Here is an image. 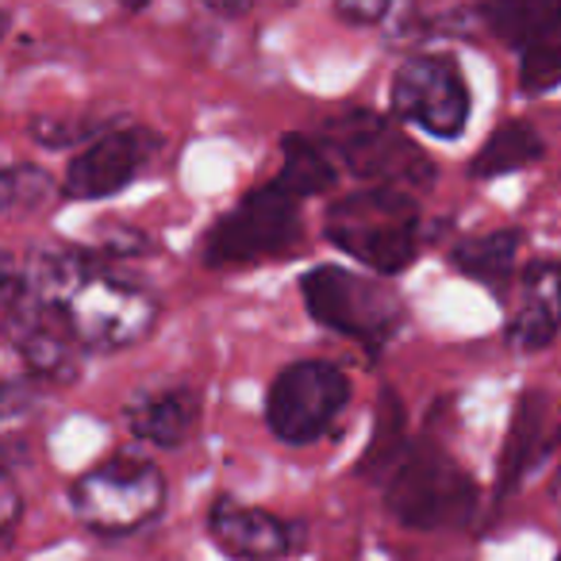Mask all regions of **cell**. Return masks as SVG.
<instances>
[{
  "label": "cell",
  "mask_w": 561,
  "mask_h": 561,
  "mask_svg": "<svg viewBox=\"0 0 561 561\" xmlns=\"http://www.w3.org/2000/svg\"><path fill=\"white\" fill-rule=\"evenodd\" d=\"M119 4H124V9H142L147 0H119Z\"/></svg>",
  "instance_id": "obj_29"
},
{
  "label": "cell",
  "mask_w": 561,
  "mask_h": 561,
  "mask_svg": "<svg viewBox=\"0 0 561 561\" xmlns=\"http://www.w3.org/2000/svg\"><path fill=\"white\" fill-rule=\"evenodd\" d=\"M546 454H550V400L546 392L530 389L523 392L512 412V427H507V443L496 469V504L523 489V481L542 466Z\"/></svg>",
  "instance_id": "obj_14"
},
{
  "label": "cell",
  "mask_w": 561,
  "mask_h": 561,
  "mask_svg": "<svg viewBox=\"0 0 561 561\" xmlns=\"http://www.w3.org/2000/svg\"><path fill=\"white\" fill-rule=\"evenodd\" d=\"M558 66H561V47H538L523 55L519 66V85L527 96L550 93L558 85Z\"/></svg>",
  "instance_id": "obj_23"
},
{
  "label": "cell",
  "mask_w": 561,
  "mask_h": 561,
  "mask_svg": "<svg viewBox=\"0 0 561 561\" xmlns=\"http://www.w3.org/2000/svg\"><path fill=\"white\" fill-rule=\"evenodd\" d=\"M20 519V489L12 484L9 469H0V538L9 535Z\"/></svg>",
  "instance_id": "obj_26"
},
{
  "label": "cell",
  "mask_w": 561,
  "mask_h": 561,
  "mask_svg": "<svg viewBox=\"0 0 561 561\" xmlns=\"http://www.w3.org/2000/svg\"><path fill=\"white\" fill-rule=\"evenodd\" d=\"M489 27L519 55L538 47H558V0H489Z\"/></svg>",
  "instance_id": "obj_16"
},
{
  "label": "cell",
  "mask_w": 561,
  "mask_h": 561,
  "mask_svg": "<svg viewBox=\"0 0 561 561\" xmlns=\"http://www.w3.org/2000/svg\"><path fill=\"white\" fill-rule=\"evenodd\" d=\"M546 154V142L527 119H512V124H500L496 131L484 139V147L477 150V158L469 162V178L489 181V178H504L515 173L523 165L538 162Z\"/></svg>",
  "instance_id": "obj_19"
},
{
  "label": "cell",
  "mask_w": 561,
  "mask_h": 561,
  "mask_svg": "<svg viewBox=\"0 0 561 561\" xmlns=\"http://www.w3.org/2000/svg\"><path fill=\"white\" fill-rule=\"evenodd\" d=\"M412 443L408 438V420L404 408H400L397 392L385 389L381 400H377V415H374V435H369V446L358 461V473L369 477V481H381L392 469V461L404 454V446Z\"/></svg>",
  "instance_id": "obj_21"
},
{
  "label": "cell",
  "mask_w": 561,
  "mask_h": 561,
  "mask_svg": "<svg viewBox=\"0 0 561 561\" xmlns=\"http://www.w3.org/2000/svg\"><path fill=\"white\" fill-rule=\"evenodd\" d=\"M24 285L55 308L81 354L124 351L147 339L158 320V300L147 285L85 250L39 254L24 270Z\"/></svg>",
  "instance_id": "obj_1"
},
{
  "label": "cell",
  "mask_w": 561,
  "mask_h": 561,
  "mask_svg": "<svg viewBox=\"0 0 561 561\" xmlns=\"http://www.w3.org/2000/svg\"><path fill=\"white\" fill-rule=\"evenodd\" d=\"M392 0H335V9L351 24H377V20L389 12Z\"/></svg>",
  "instance_id": "obj_25"
},
{
  "label": "cell",
  "mask_w": 561,
  "mask_h": 561,
  "mask_svg": "<svg viewBox=\"0 0 561 561\" xmlns=\"http://www.w3.org/2000/svg\"><path fill=\"white\" fill-rule=\"evenodd\" d=\"M93 135H96L93 119H35L32 124V139H39L50 150L78 147V142L93 139Z\"/></svg>",
  "instance_id": "obj_24"
},
{
  "label": "cell",
  "mask_w": 561,
  "mask_h": 561,
  "mask_svg": "<svg viewBox=\"0 0 561 561\" xmlns=\"http://www.w3.org/2000/svg\"><path fill=\"white\" fill-rule=\"evenodd\" d=\"M392 108L400 119L423 127L435 139H458L466 131L473 96L454 58L420 55L408 58L392 78Z\"/></svg>",
  "instance_id": "obj_9"
},
{
  "label": "cell",
  "mask_w": 561,
  "mask_h": 561,
  "mask_svg": "<svg viewBox=\"0 0 561 561\" xmlns=\"http://www.w3.org/2000/svg\"><path fill=\"white\" fill-rule=\"evenodd\" d=\"M208 535L231 561H280L297 546V527L265 507L219 496L208 512Z\"/></svg>",
  "instance_id": "obj_12"
},
{
  "label": "cell",
  "mask_w": 561,
  "mask_h": 561,
  "mask_svg": "<svg viewBox=\"0 0 561 561\" xmlns=\"http://www.w3.org/2000/svg\"><path fill=\"white\" fill-rule=\"evenodd\" d=\"M519 351H546L558 335V265L538 262L527 270V300L507 328Z\"/></svg>",
  "instance_id": "obj_17"
},
{
  "label": "cell",
  "mask_w": 561,
  "mask_h": 561,
  "mask_svg": "<svg viewBox=\"0 0 561 561\" xmlns=\"http://www.w3.org/2000/svg\"><path fill=\"white\" fill-rule=\"evenodd\" d=\"M43 427V400L32 381H0V469L24 466Z\"/></svg>",
  "instance_id": "obj_15"
},
{
  "label": "cell",
  "mask_w": 561,
  "mask_h": 561,
  "mask_svg": "<svg viewBox=\"0 0 561 561\" xmlns=\"http://www.w3.org/2000/svg\"><path fill=\"white\" fill-rule=\"evenodd\" d=\"M323 234L369 273H404L420 257V208L404 188L369 185L335 201Z\"/></svg>",
  "instance_id": "obj_2"
},
{
  "label": "cell",
  "mask_w": 561,
  "mask_h": 561,
  "mask_svg": "<svg viewBox=\"0 0 561 561\" xmlns=\"http://www.w3.org/2000/svg\"><path fill=\"white\" fill-rule=\"evenodd\" d=\"M273 181L297 201H308V196L328 193L335 185V162L323 154V147L312 135H285L280 139V173Z\"/></svg>",
  "instance_id": "obj_20"
},
{
  "label": "cell",
  "mask_w": 561,
  "mask_h": 561,
  "mask_svg": "<svg viewBox=\"0 0 561 561\" xmlns=\"http://www.w3.org/2000/svg\"><path fill=\"white\" fill-rule=\"evenodd\" d=\"M351 404V377L331 362H293L265 397V423L285 446H312Z\"/></svg>",
  "instance_id": "obj_8"
},
{
  "label": "cell",
  "mask_w": 561,
  "mask_h": 561,
  "mask_svg": "<svg viewBox=\"0 0 561 561\" xmlns=\"http://www.w3.org/2000/svg\"><path fill=\"white\" fill-rule=\"evenodd\" d=\"M300 242V201L270 181L247 193L204 239V262L216 270L262 265L293 254Z\"/></svg>",
  "instance_id": "obj_7"
},
{
  "label": "cell",
  "mask_w": 561,
  "mask_h": 561,
  "mask_svg": "<svg viewBox=\"0 0 561 561\" xmlns=\"http://www.w3.org/2000/svg\"><path fill=\"white\" fill-rule=\"evenodd\" d=\"M70 507L93 535H131L165 512V477L154 461L116 454L70 484Z\"/></svg>",
  "instance_id": "obj_5"
},
{
  "label": "cell",
  "mask_w": 561,
  "mask_h": 561,
  "mask_svg": "<svg viewBox=\"0 0 561 561\" xmlns=\"http://www.w3.org/2000/svg\"><path fill=\"white\" fill-rule=\"evenodd\" d=\"M154 150L158 139L150 131H142V127H116V131L96 135L66 165L62 196L66 201H104V196L124 193L142 173V165L150 162Z\"/></svg>",
  "instance_id": "obj_10"
},
{
  "label": "cell",
  "mask_w": 561,
  "mask_h": 561,
  "mask_svg": "<svg viewBox=\"0 0 561 561\" xmlns=\"http://www.w3.org/2000/svg\"><path fill=\"white\" fill-rule=\"evenodd\" d=\"M124 423L135 438L162 450H178L201 427V397L188 385H162L127 400Z\"/></svg>",
  "instance_id": "obj_13"
},
{
  "label": "cell",
  "mask_w": 561,
  "mask_h": 561,
  "mask_svg": "<svg viewBox=\"0 0 561 561\" xmlns=\"http://www.w3.org/2000/svg\"><path fill=\"white\" fill-rule=\"evenodd\" d=\"M9 335L32 374L47 377V381H73L81 369V346L66 331V323L55 316V308L24 285L20 273L16 293L9 297Z\"/></svg>",
  "instance_id": "obj_11"
},
{
  "label": "cell",
  "mask_w": 561,
  "mask_h": 561,
  "mask_svg": "<svg viewBox=\"0 0 561 561\" xmlns=\"http://www.w3.org/2000/svg\"><path fill=\"white\" fill-rule=\"evenodd\" d=\"M204 4L219 16H242V12L254 9V0H204Z\"/></svg>",
  "instance_id": "obj_28"
},
{
  "label": "cell",
  "mask_w": 561,
  "mask_h": 561,
  "mask_svg": "<svg viewBox=\"0 0 561 561\" xmlns=\"http://www.w3.org/2000/svg\"><path fill=\"white\" fill-rule=\"evenodd\" d=\"M381 484L389 512L415 530L466 527L477 512V481L435 438L408 443Z\"/></svg>",
  "instance_id": "obj_3"
},
{
  "label": "cell",
  "mask_w": 561,
  "mask_h": 561,
  "mask_svg": "<svg viewBox=\"0 0 561 561\" xmlns=\"http://www.w3.org/2000/svg\"><path fill=\"white\" fill-rule=\"evenodd\" d=\"M50 201V178L39 165H0V216L39 211Z\"/></svg>",
  "instance_id": "obj_22"
},
{
  "label": "cell",
  "mask_w": 561,
  "mask_h": 561,
  "mask_svg": "<svg viewBox=\"0 0 561 561\" xmlns=\"http://www.w3.org/2000/svg\"><path fill=\"white\" fill-rule=\"evenodd\" d=\"M316 142L323 154L362 181H374L385 188H427L435 181V162L400 131L392 119L377 112H343L320 127Z\"/></svg>",
  "instance_id": "obj_4"
},
{
  "label": "cell",
  "mask_w": 561,
  "mask_h": 561,
  "mask_svg": "<svg viewBox=\"0 0 561 561\" xmlns=\"http://www.w3.org/2000/svg\"><path fill=\"white\" fill-rule=\"evenodd\" d=\"M300 293H305L308 316L316 323L369 346V351H381L404 323L400 297L369 273H354L343 265H316L300 277Z\"/></svg>",
  "instance_id": "obj_6"
},
{
  "label": "cell",
  "mask_w": 561,
  "mask_h": 561,
  "mask_svg": "<svg viewBox=\"0 0 561 561\" xmlns=\"http://www.w3.org/2000/svg\"><path fill=\"white\" fill-rule=\"evenodd\" d=\"M519 231H492L481 239H466L454 247V265H458L461 277L477 280L484 289L504 293L515 277V257H519Z\"/></svg>",
  "instance_id": "obj_18"
},
{
  "label": "cell",
  "mask_w": 561,
  "mask_h": 561,
  "mask_svg": "<svg viewBox=\"0 0 561 561\" xmlns=\"http://www.w3.org/2000/svg\"><path fill=\"white\" fill-rule=\"evenodd\" d=\"M9 32V16H4V12H0V35Z\"/></svg>",
  "instance_id": "obj_30"
},
{
  "label": "cell",
  "mask_w": 561,
  "mask_h": 561,
  "mask_svg": "<svg viewBox=\"0 0 561 561\" xmlns=\"http://www.w3.org/2000/svg\"><path fill=\"white\" fill-rule=\"evenodd\" d=\"M20 273L24 270H16V262H12L4 250H0V297L9 300L12 293H16V285H20Z\"/></svg>",
  "instance_id": "obj_27"
}]
</instances>
